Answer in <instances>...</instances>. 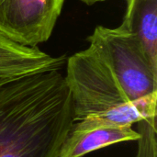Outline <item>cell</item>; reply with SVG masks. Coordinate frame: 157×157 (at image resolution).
Segmentation results:
<instances>
[{"label": "cell", "instance_id": "obj_6", "mask_svg": "<svg viewBox=\"0 0 157 157\" xmlns=\"http://www.w3.org/2000/svg\"><path fill=\"white\" fill-rule=\"evenodd\" d=\"M64 63V56L53 57L38 47L19 45L0 33V77L2 78L12 79L47 70H61Z\"/></svg>", "mask_w": 157, "mask_h": 157}, {"label": "cell", "instance_id": "obj_3", "mask_svg": "<svg viewBox=\"0 0 157 157\" xmlns=\"http://www.w3.org/2000/svg\"><path fill=\"white\" fill-rule=\"evenodd\" d=\"M87 40L89 48L108 65L132 102H157V68L132 34L121 27L98 26Z\"/></svg>", "mask_w": 157, "mask_h": 157}, {"label": "cell", "instance_id": "obj_2", "mask_svg": "<svg viewBox=\"0 0 157 157\" xmlns=\"http://www.w3.org/2000/svg\"><path fill=\"white\" fill-rule=\"evenodd\" d=\"M64 79L74 122L91 119L132 126L142 119L156 116L157 102H132L108 65L89 47L68 58Z\"/></svg>", "mask_w": 157, "mask_h": 157}, {"label": "cell", "instance_id": "obj_1", "mask_svg": "<svg viewBox=\"0 0 157 157\" xmlns=\"http://www.w3.org/2000/svg\"><path fill=\"white\" fill-rule=\"evenodd\" d=\"M74 123L61 70L0 84V157H57Z\"/></svg>", "mask_w": 157, "mask_h": 157}, {"label": "cell", "instance_id": "obj_4", "mask_svg": "<svg viewBox=\"0 0 157 157\" xmlns=\"http://www.w3.org/2000/svg\"><path fill=\"white\" fill-rule=\"evenodd\" d=\"M65 0H0V33L26 47L47 41Z\"/></svg>", "mask_w": 157, "mask_h": 157}, {"label": "cell", "instance_id": "obj_5", "mask_svg": "<svg viewBox=\"0 0 157 157\" xmlns=\"http://www.w3.org/2000/svg\"><path fill=\"white\" fill-rule=\"evenodd\" d=\"M132 125H118L98 120L73 123L57 157H83L107 146L139 139Z\"/></svg>", "mask_w": 157, "mask_h": 157}, {"label": "cell", "instance_id": "obj_9", "mask_svg": "<svg viewBox=\"0 0 157 157\" xmlns=\"http://www.w3.org/2000/svg\"><path fill=\"white\" fill-rule=\"evenodd\" d=\"M82 1L83 3L88 5V6H91V5H94L96 3H98V2H102V1H106V0H80Z\"/></svg>", "mask_w": 157, "mask_h": 157}, {"label": "cell", "instance_id": "obj_7", "mask_svg": "<svg viewBox=\"0 0 157 157\" xmlns=\"http://www.w3.org/2000/svg\"><path fill=\"white\" fill-rule=\"evenodd\" d=\"M120 27L140 42L149 61L157 68V0H127Z\"/></svg>", "mask_w": 157, "mask_h": 157}, {"label": "cell", "instance_id": "obj_8", "mask_svg": "<svg viewBox=\"0 0 157 157\" xmlns=\"http://www.w3.org/2000/svg\"><path fill=\"white\" fill-rule=\"evenodd\" d=\"M139 133L138 150L135 157H157L156 116L142 119L137 122Z\"/></svg>", "mask_w": 157, "mask_h": 157}, {"label": "cell", "instance_id": "obj_10", "mask_svg": "<svg viewBox=\"0 0 157 157\" xmlns=\"http://www.w3.org/2000/svg\"><path fill=\"white\" fill-rule=\"evenodd\" d=\"M6 80H8V79H7V78H2V77H0V84L3 83V82L6 81Z\"/></svg>", "mask_w": 157, "mask_h": 157}]
</instances>
